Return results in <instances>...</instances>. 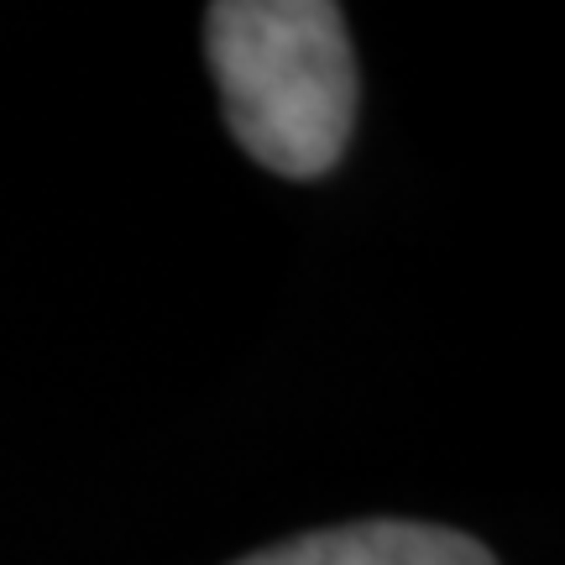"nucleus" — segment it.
Returning a JSON list of instances; mask_svg holds the SVG:
<instances>
[{
    "label": "nucleus",
    "instance_id": "obj_1",
    "mask_svg": "<svg viewBox=\"0 0 565 565\" xmlns=\"http://www.w3.org/2000/svg\"><path fill=\"white\" fill-rule=\"evenodd\" d=\"M204 47L246 158L282 179L335 168L356 121V58L330 0H221Z\"/></svg>",
    "mask_w": 565,
    "mask_h": 565
},
{
    "label": "nucleus",
    "instance_id": "obj_2",
    "mask_svg": "<svg viewBox=\"0 0 565 565\" xmlns=\"http://www.w3.org/2000/svg\"><path fill=\"white\" fill-rule=\"evenodd\" d=\"M236 565H498L471 534L408 519H362V524L315 529L299 540L257 550Z\"/></svg>",
    "mask_w": 565,
    "mask_h": 565
}]
</instances>
